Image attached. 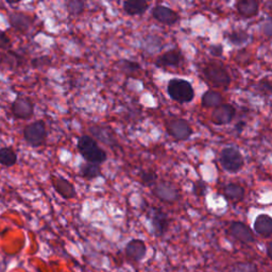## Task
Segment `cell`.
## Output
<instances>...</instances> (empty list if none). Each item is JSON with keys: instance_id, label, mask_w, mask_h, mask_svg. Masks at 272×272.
Returning <instances> with one entry per match:
<instances>
[{"instance_id": "cell-1", "label": "cell", "mask_w": 272, "mask_h": 272, "mask_svg": "<svg viewBox=\"0 0 272 272\" xmlns=\"http://www.w3.org/2000/svg\"><path fill=\"white\" fill-rule=\"evenodd\" d=\"M77 148L86 163L100 166L107 159L106 152L90 135H81L77 142Z\"/></svg>"}, {"instance_id": "cell-2", "label": "cell", "mask_w": 272, "mask_h": 272, "mask_svg": "<svg viewBox=\"0 0 272 272\" xmlns=\"http://www.w3.org/2000/svg\"><path fill=\"white\" fill-rule=\"evenodd\" d=\"M167 94L172 100L185 104L189 103L195 98V90L189 81L184 79H171L167 83Z\"/></svg>"}, {"instance_id": "cell-3", "label": "cell", "mask_w": 272, "mask_h": 272, "mask_svg": "<svg viewBox=\"0 0 272 272\" xmlns=\"http://www.w3.org/2000/svg\"><path fill=\"white\" fill-rule=\"evenodd\" d=\"M219 164L229 174H237L244 166V158L237 148L230 146L221 150Z\"/></svg>"}, {"instance_id": "cell-4", "label": "cell", "mask_w": 272, "mask_h": 272, "mask_svg": "<svg viewBox=\"0 0 272 272\" xmlns=\"http://www.w3.org/2000/svg\"><path fill=\"white\" fill-rule=\"evenodd\" d=\"M203 77L217 88H228L232 79L227 68L218 63H208L202 67Z\"/></svg>"}, {"instance_id": "cell-5", "label": "cell", "mask_w": 272, "mask_h": 272, "mask_svg": "<svg viewBox=\"0 0 272 272\" xmlns=\"http://www.w3.org/2000/svg\"><path fill=\"white\" fill-rule=\"evenodd\" d=\"M165 127L167 133L171 138L179 142L189 140L194 133L189 122L186 119L180 117L167 119L165 122Z\"/></svg>"}, {"instance_id": "cell-6", "label": "cell", "mask_w": 272, "mask_h": 272, "mask_svg": "<svg viewBox=\"0 0 272 272\" xmlns=\"http://www.w3.org/2000/svg\"><path fill=\"white\" fill-rule=\"evenodd\" d=\"M47 129L43 120H36L29 123L23 129V140L31 147H40L45 144Z\"/></svg>"}, {"instance_id": "cell-7", "label": "cell", "mask_w": 272, "mask_h": 272, "mask_svg": "<svg viewBox=\"0 0 272 272\" xmlns=\"http://www.w3.org/2000/svg\"><path fill=\"white\" fill-rule=\"evenodd\" d=\"M148 219L150 221L152 233L154 236L160 237L166 234L169 229L170 219L169 216L159 207H151L147 212Z\"/></svg>"}, {"instance_id": "cell-8", "label": "cell", "mask_w": 272, "mask_h": 272, "mask_svg": "<svg viewBox=\"0 0 272 272\" xmlns=\"http://www.w3.org/2000/svg\"><path fill=\"white\" fill-rule=\"evenodd\" d=\"M152 193L158 200L165 203H175L180 200V192L170 182H156L152 186Z\"/></svg>"}, {"instance_id": "cell-9", "label": "cell", "mask_w": 272, "mask_h": 272, "mask_svg": "<svg viewBox=\"0 0 272 272\" xmlns=\"http://www.w3.org/2000/svg\"><path fill=\"white\" fill-rule=\"evenodd\" d=\"M185 62L181 49L172 48L170 50L158 56L155 60V66L158 68H179Z\"/></svg>"}, {"instance_id": "cell-10", "label": "cell", "mask_w": 272, "mask_h": 272, "mask_svg": "<svg viewBox=\"0 0 272 272\" xmlns=\"http://www.w3.org/2000/svg\"><path fill=\"white\" fill-rule=\"evenodd\" d=\"M11 111L17 119H30L34 114V103L28 97L18 96L12 103Z\"/></svg>"}, {"instance_id": "cell-11", "label": "cell", "mask_w": 272, "mask_h": 272, "mask_svg": "<svg viewBox=\"0 0 272 272\" xmlns=\"http://www.w3.org/2000/svg\"><path fill=\"white\" fill-rule=\"evenodd\" d=\"M89 131L92 134V138L95 141L97 140L98 142L102 143L103 145L112 147V148L119 146V142L116 138V134L110 127L92 126L89 128Z\"/></svg>"}, {"instance_id": "cell-12", "label": "cell", "mask_w": 272, "mask_h": 272, "mask_svg": "<svg viewBox=\"0 0 272 272\" xmlns=\"http://www.w3.org/2000/svg\"><path fill=\"white\" fill-rule=\"evenodd\" d=\"M235 115H236V108L232 104L222 103L213 111L211 121L216 126H226L232 122Z\"/></svg>"}, {"instance_id": "cell-13", "label": "cell", "mask_w": 272, "mask_h": 272, "mask_svg": "<svg viewBox=\"0 0 272 272\" xmlns=\"http://www.w3.org/2000/svg\"><path fill=\"white\" fill-rule=\"evenodd\" d=\"M51 184L55 191L65 200L75 199L77 197V191L73 186V184L62 176L52 175Z\"/></svg>"}, {"instance_id": "cell-14", "label": "cell", "mask_w": 272, "mask_h": 272, "mask_svg": "<svg viewBox=\"0 0 272 272\" xmlns=\"http://www.w3.org/2000/svg\"><path fill=\"white\" fill-rule=\"evenodd\" d=\"M151 16L159 23L172 26L180 20V15L169 7L157 5L151 9Z\"/></svg>"}, {"instance_id": "cell-15", "label": "cell", "mask_w": 272, "mask_h": 272, "mask_svg": "<svg viewBox=\"0 0 272 272\" xmlns=\"http://www.w3.org/2000/svg\"><path fill=\"white\" fill-rule=\"evenodd\" d=\"M229 232L232 237L241 243H252L255 240L252 230L241 221H233L230 225Z\"/></svg>"}, {"instance_id": "cell-16", "label": "cell", "mask_w": 272, "mask_h": 272, "mask_svg": "<svg viewBox=\"0 0 272 272\" xmlns=\"http://www.w3.org/2000/svg\"><path fill=\"white\" fill-rule=\"evenodd\" d=\"M125 254L130 261L139 263L147 254V244L142 239H131L125 247Z\"/></svg>"}, {"instance_id": "cell-17", "label": "cell", "mask_w": 272, "mask_h": 272, "mask_svg": "<svg viewBox=\"0 0 272 272\" xmlns=\"http://www.w3.org/2000/svg\"><path fill=\"white\" fill-rule=\"evenodd\" d=\"M253 230L264 238H270L272 235V218L267 214H259L253 224Z\"/></svg>"}, {"instance_id": "cell-18", "label": "cell", "mask_w": 272, "mask_h": 272, "mask_svg": "<svg viewBox=\"0 0 272 272\" xmlns=\"http://www.w3.org/2000/svg\"><path fill=\"white\" fill-rule=\"evenodd\" d=\"M9 21L12 28L15 29L18 32L24 33L31 28L32 23H33V18L27 14L15 12V13L10 14Z\"/></svg>"}, {"instance_id": "cell-19", "label": "cell", "mask_w": 272, "mask_h": 272, "mask_svg": "<svg viewBox=\"0 0 272 272\" xmlns=\"http://www.w3.org/2000/svg\"><path fill=\"white\" fill-rule=\"evenodd\" d=\"M237 13L244 18H252L258 14L259 3L257 0H239L235 4Z\"/></svg>"}, {"instance_id": "cell-20", "label": "cell", "mask_w": 272, "mask_h": 272, "mask_svg": "<svg viewBox=\"0 0 272 272\" xmlns=\"http://www.w3.org/2000/svg\"><path fill=\"white\" fill-rule=\"evenodd\" d=\"M122 8L129 16H140L145 14L149 9V4L146 0H127L123 3Z\"/></svg>"}, {"instance_id": "cell-21", "label": "cell", "mask_w": 272, "mask_h": 272, "mask_svg": "<svg viewBox=\"0 0 272 272\" xmlns=\"http://www.w3.org/2000/svg\"><path fill=\"white\" fill-rule=\"evenodd\" d=\"M224 103V97L216 91L208 90L201 97V104L203 107H217Z\"/></svg>"}, {"instance_id": "cell-22", "label": "cell", "mask_w": 272, "mask_h": 272, "mask_svg": "<svg viewBox=\"0 0 272 272\" xmlns=\"http://www.w3.org/2000/svg\"><path fill=\"white\" fill-rule=\"evenodd\" d=\"M80 176L88 181H93L97 178L102 177V171L99 165L91 164V163H83L80 166Z\"/></svg>"}, {"instance_id": "cell-23", "label": "cell", "mask_w": 272, "mask_h": 272, "mask_svg": "<svg viewBox=\"0 0 272 272\" xmlns=\"http://www.w3.org/2000/svg\"><path fill=\"white\" fill-rule=\"evenodd\" d=\"M224 194H225V197L229 200L240 201L244 198L246 192L240 184L230 183L226 185V187L224 188Z\"/></svg>"}, {"instance_id": "cell-24", "label": "cell", "mask_w": 272, "mask_h": 272, "mask_svg": "<svg viewBox=\"0 0 272 272\" xmlns=\"http://www.w3.org/2000/svg\"><path fill=\"white\" fill-rule=\"evenodd\" d=\"M118 69L122 73H125L126 76L132 77V76H135L136 73L141 71L142 66H141V64L139 63V62H136V61L122 59V60L119 61V63H118Z\"/></svg>"}, {"instance_id": "cell-25", "label": "cell", "mask_w": 272, "mask_h": 272, "mask_svg": "<svg viewBox=\"0 0 272 272\" xmlns=\"http://www.w3.org/2000/svg\"><path fill=\"white\" fill-rule=\"evenodd\" d=\"M17 163V154L11 147L0 148V165L12 167Z\"/></svg>"}, {"instance_id": "cell-26", "label": "cell", "mask_w": 272, "mask_h": 272, "mask_svg": "<svg viewBox=\"0 0 272 272\" xmlns=\"http://www.w3.org/2000/svg\"><path fill=\"white\" fill-rule=\"evenodd\" d=\"M250 39L249 33L244 30H235L228 34V40L233 46H242L248 43Z\"/></svg>"}, {"instance_id": "cell-27", "label": "cell", "mask_w": 272, "mask_h": 272, "mask_svg": "<svg viewBox=\"0 0 272 272\" xmlns=\"http://www.w3.org/2000/svg\"><path fill=\"white\" fill-rule=\"evenodd\" d=\"M67 12L72 16H78L82 14L85 10V3L82 0H69L65 4Z\"/></svg>"}, {"instance_id": "cell-28", "label": "cell", "mask_w": 272, "mask_h": 272, "mask_svg": "<svg viewBox=\"0 0 272 272\" xmlns=\"http://www.w3.org/2000/svg\"><path fill=\"white\" fill-rule=\"evenodd\" d=\"M140 179L146 186L152 187L157 182V174L154 170H143L140 175Z\"/></svg>"}, {"instance_id": "cell-29", "label": "cell", "mask_w": 272, "mask_h": 272, "mask_svg": "<svg viewBox=\"0 0 272 272\" xmlns=\"http://www.w3.org/2000/svg\"><path fill=\"white\" fill-rule=\"evenodd\" d=\"M193 194L199 198H203L206 196L208 191V185L203 180H197L193 183Z\"/></svg>"}, {"instance_id": "cell-30", "label": "cell", "mask_w": 272, "mask_h": 272, "mask_svg": "<svg viewBox=\"0 0 272 272\" xmlns=\"http://www.w3.org/2000/svg\"><path fill=\"white\" fill-rule=\"evenodd\" d=\"M233 272H256V266L250 263H238L233 267Z\"/></svg>"}, {"instance_id": "cell-31", "label": "cell", "mask_w": 272, "mask_h": 272, "mask_svg": "<svg viewBox=\"0 0 272 272\" xmlns=\"http://www.w3.org/2000/svg\"><path fill=\"white\" fill-rule=\"evenodd\" d=\"M208 51L215 58H221L222 56H224V46H222L221 44L212 45V46H209Z\"/></svg>"}, {"instance_id": "cell-32", "label": "cell", "mask_w": 272, "mask_h": 272, "mask_svg": "<svg viewBox=\"0 0 272 272\" xmlns=\"http://www.w3.org/2000/svg\"><path fill=\"white\" fill-rule=\"evenodd\" d=\"M50 58L48 57H41V58H38V59H33L32 61V66L35 67V68H40L42 66H46V65H49L50 64Z\"/></svg>"}, {"instance_id": "cell-33", "label": "cell", "mask_w": 272, "mask_h": 272, "mask_svg": "<svg viewBox=\"0 0 272 272\" xmlns=\"http://www.w3.org/2000/svg\"><path fill=\"white\" fill-rule=\"evenodd\" d=\"M11 46L12 43L9 39V36L4 31H0V49L6 50V49H9Z\"/></svg>"}, {"instance_id": "cell-34", "label": "cell", "mask_w": 272, "mask_h": 272, "mask_svg": "<svg viewBox=\"0 0 272 272\" xmlns=\"http://www.w3.org/2000/svg\"><path fill=\"white\" fill-rule=\"evenodd\" d=\"M257 86H258L259 89H261L262 92H264V94H265V93L268 94V95L271 94V91H272V89H271V83H270V81H269L268 79L262 80L261 82H259V83L257 84Z\"/></svg>"}, {"instance_id": "cell-35", "label": "cell", "mask_w": 272, "mask_h": 272, "mask_svg": "<svg viewBox=\"0 0 272 272\" xmlns=\"http://www.w3.org/2000/svg\"><path fill=\"white\" fill-rule=\"evenodd\" d=\"M266 251H267L268 257L269 258H272V254H271V242H268L267 243V249H266Z\"/></svg>"}]
</instances>
